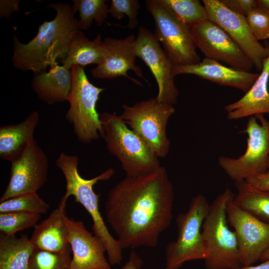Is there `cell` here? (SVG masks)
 Wrapping results in <instances>:
<instances>
[{
  "label": "cell",
  "mask_w": 269,
  "mask_h": 269,
  "mask_svg": "<svg viewBox=\"0 0 269 269\" xmlns=\"http://www.w3.org/2000/svg\"><path fill=\"white\" fill-rule=\"evenodd\" d=\"M175 193L166 168L135 177L127 176L109 192L107 221L122 248L156 247L170 226Z\"/></svg>",
  "instance_id": "obj_1"
},
{
  "label": "cell",
  "mask_w": 269,
  "mask_h": 269,
  "mask_svg": "<svg viewBox=\"0 0 269 269\" xmlns=\"http://www.w3.org/2000/svg\"><path fill=\"white\" fill-rule=\"evenodd\" d=\"M135 36L130 34L123 39L106 37L103 43L106 50L103 61L91 70L93 77L97 79H113L125 76L137 85L142 84L129 76L127 72L133 71L138 77L148 83L141 68L135 64L134 50Z\"/></svg>",
  "instance_id": "obj_17"
},
{
  "label": "cell",
  "mask_w": 269,
  "mask_h": 269,
  "mask_svg": "<svg viewBox=\"0 0 269 269\" xmlns=\"http://www.w3.org/2000/svg\"><path fill=\"white\" fill-rule=\"evenodd\" d=\"M100 119L104 131L102 138L127 176L145 174L161 166L157 156L119 115L105 112L100 114Z\"/></svg>",
  "instance_id": "obj_5"
},
{
  "label": "cell",
  "mask_w": 269,
  "mask_h": 269,
  "mask_svg": "<svg viewBox=\"0 0 269 269\" xmlns=\"http://www.w3.org/2000/svg\"><path fill=\"white\" fill-rule=\"evenodd\" d=\"M71 248L60 253L34 249L28 269H70Z\"/></svg>",
  "instance_id": "obj_29"
},
{
  "label": "cell",
  "mask_w": 269,
  "mask_h": 269,
  "mask_svg": "<svg viewBox=\"0 0 269 269\" xmlns=\"http://www.w3.org/2000/svg\"><path fill=\"white\" fill-rule=\"evenodd\" d=\"M34 248L28 236L0 234V269H28Z\"/></svg>",
  "instance_id": "obj_24"
},
{
  "label": "cell",
  "mask_w": 269,
  "mask_h": 269,
  "mask_svg": "<svg viewBox=\"0 0 269 269\" xmlns=\"http://www.w3.org/2000/svg\"><path fill=\"white\" fill-rule=\"evenodd\" d=\"M258 7L269 12V0H257Z\"/></svg>",
  "instance_id": "obj_38"
},
{
  "label": "cell",
  "mask_w": 269,
  "mask_h": 269,
  "mask_svg": "<svg viewBox=\"0 0 269 269\" xmlns=\"http://www.w3.org/2000/svg\"><path fill=\"white\" fill-rule=\"evenodd\" d=\"M134 50L136 56L149 67L156 80V100L172 106L175 104L179 91L174 81V66L155 34L143 26L139 27L135 36Z\"/></svg>",
  "instance_id": "obj_11"
},
{
  "label": "cell",
  "mask_w": 269,
  "mask_h": 269,
  "mask_svg": "<svg viewBox=\"0 0 269 269\" xmlns=\"http://www.w3.org/2000/svg\"><path fill=\"white\" fill-rule=\"evenodd\" d=\"M66 216V207L58 205L46 219L34 227L30 240L34 249L60 253L70 248Z\"/></svg>",
  "instance_id": "obj_20"
},
{
  "label": "cell",
  "mask_w": 269,
  "mask_h": 269,
  "mask_svg": "<svg viewBox=\"0 0 269 269\" xmlns=\"http://www.w3.org/2000/svg\"><path fill=\"white\" fill-rule=\"evenodd\" d=\"M235 13L246 17L253 9L258 7L257 0H220Z\"/></svg>",
  "instance_id": "obj_33"
},
{
  "label": "cell",
  "mask_w": 269,
  "mask_h": 269,
  "mask_svg": "<svg viewBox=\"0 0 269 269\" xmlns=\"http://www.w3.org/2000/svg\"><path fill=\"white\" fill-rule=\"evenodd\" d=\"M119 116L151 149L158 158H164L169 151L170 141L166 134L170 118L174 114L172 105L158 102L156 98L122 105Z\"/></svg>",
  "instance_id": "obj_8"
},
{
  "label": "cell",
  "mask_w": 269,
  "mask_h": 269,
  "mask_svg": "<svg viewBox=\"0 0 269 269\" xmlns=\"http://www.w3.org/2000/svg\"><path fill=\"white\" fill-rule=\"evenodd\" d=\"M246 181L255 188L269 191V169L264 173L253 176Z\"/></svg>",
  "instance_id": "obj_35"
},
{
  "label": "cell",
  "mask_w": 269,
  "mask_h": 269,
  "mask_svg": "<svg viewBox=\"0 0 269 269\" xmlns=\"http://www.w3.org/2000/svg\"><path fill=\"white\" fill-rule=\"evenodd\" d=\"M39 115L32 111L22 122L0 128V157L12 162L18 159L33 141Z\"/></svg>",
  "instance_id": "obj_22"
},
{
  "label": "cell",
  "mask_w": 269,
  "mask_h": 269,
  "mask_svg": "<svg viewBox=\"0 0 269 269\" xmlns=\"http://www.w3.org/2000/svg\"><path fill=\"white\" fill-rule=\"evenodd\" d=\"M11 163L9 181L0 202L22 194L37 193L47 180L48 159L35 139Z\"/></svg>",
  "instance_id": "obj_15"
},
{
  "label": "cell",
  "mask_w": 269,
  "mask_h": 269,
  "mask_svg": "<svg viewBox=\"0 0 269 269\" xmlns=\"http://www.w3.org/2000/svg\"><path fill=\"white\" fill-rule=\"evenodd\" d=\"M68 240L72 252L70 269H112L102 242L82 221L65 217Z\"/></svg>",
  "instance_id": "obj_16"
},
{
  "label": "cell",
  "mask_w": 269,
  "mask_h": 269,
  "mask_svg": "<svg viewBox=\"0 0 269 269\" xmlns=\"http://www.w3.org/2000/svg\"><path fill=\"white\" fill-rule=\"evenodd\" d=\"M235 195L229 187L209 206L202 227L207 269H238L242 265L236 234L228 226L226 206Z\"/></svg>",
  "instance_id": "obj_4"
},
{
  "label": "cell",
  "mask_w": 269,
  "mask_h": 269,
  "mask_svg": "<svg viewBox=\"0 0 269 269\" xmlns=\"http://www.w3.org/2000/svg\"><path fill=\"white\" fill-rule=\"evenodd\" d=\"M234 184L237 190L234 203L269 224V191L255 188L246 180L236 181Z\"/></svg>",
  "instance_id": "obj_25"
},
{
  "label": "cell",
  "mask_w": 269,
  "mask_h": 269,
  "mask_svg": "<svg viewBox=\"0 0 269 269\" xmlns=\"http://www.w3.org/2000/svg\"><path fill=\"white\" fill-rule=\"evenodd\" d=\"M31 87L38 98L48 105L68 101L72 87V74L58 63L49 70L34 74Z\"/></svg>",
  "instance_id": "obj_21"
},
{
  "label": "cell",
  "mask_w": 269,
  "mask_h": 269,
  "mask_svg": "<svg viewBox=\"0 0 269 269\" xmlns=\"http://www.w3.org/2000/svg\"><path fill=\"white\" fill-rule=\"evenodd\" d=\"M246 18L258 41L269 39V12L258 7L251 11Z\"/></svg>",
  "instance_id": "obj_32"
},
{
  "label": "cell",
  "mask_w": 269,
  "mask_h": 269,
  "mask_svg": "<svg viewBox=\"0 0 269 269\" xmlns=\"http://www.w3.org/2000/svg\"><path fill=\"white\" fill-rule=\"evenodd\" d=\"M262 262V263L255 266L252 265L242 266L238 269H269V259Z\"/></svg>",
  "instance_id": "obj_37"
},
{
  "label": "cell",
  "mask_w": 269,
  "mask_h": 269,
  "mask_svg": "<svg viewBox=\"0 0 269 269\" xmlns=\"http://www.w3.org/2000/svg\"><path fill=\"white\" fill-rule=\"evenodd\" d=\"M45 7L54 8L56 15L38 26L33 39L22 43L13 35L11 61L16 69L31 71L34 74L46 71L57 63V59L66 56L73 37L79 30L76 13L68 3H51Z\"/></svg>",
  "instance_id": "obj_2"
},
{
  "label": "cell",
  "mask_w": 269,
  "mask_h": 269,
  "mask_svg": "<svg viewBox=\"0 0 269 269\" xmlns=\"http://www.w3.org/2000/svg\"><path fill=\"white\" fill-rule=\"evenodd\" d=\"M106 50L100 34L90 40L80 30L74 35L66 56L61 60L62 65L68 69L73 66L100 64L104 60Z\"/></svg>",
  "instance_id": "obj_23"
},
{
  "label": "cell",
  "mask_w": 269,
  "mask_h": 269,
  "mask_svg": "<svg viewBox=\"0 0 269 269\" xmlns=\"http://www.w3.org/2000/svg\"><path fill=\"white\" fill-rule=\"evenodd\" d=\"M140 4L137 0H112L109 6V14L118 20L126 15L129 18L126 27L133 30L138 24V11Z\"/></svg>",
  "instance_id": "obj_31"
},
{
  "label": "cell",
  "mask_w": 269,
  "mask_h": 269,
  "mask_svg": "<svg viewBox=\"0 0 269 269\" xmlns=\"http://www.w3.org/2000/svg\"><path fill=\"white\" fill-rule=\"evenodd\" d=\"M208 18L222 28L241 48L261 72L269 49L254 36L246 17L231 10L220 0H203Z\"/></svg>",
  "instance_id": "obj_13"
},
{
  "label": "cell",
  "mask_w": 269,
  "mask_h": 269,
  "mask_svg": "<svg viewBox=\"0 0 269 269\" xmlns=\"http://www.w3.org/2000/svg\"><path fill=\"white\" fill-rule=\"evenodd\" d=\"M72 6L75 13H79L78 28L87 30L94 21L98 26L106 22L109 14V6L105 0H74Z\"/></svg>",
  "instance_id": "obj_27"
},
{
  "label": "cell",
  "mask_w": 269,
  "mask_h": 269,
  "mask_svg": "<svg viewBox=\"0 0 269 269\" xmlns=\"http://www.w3.org/2000/svg\"><path fill=\"white\" fill-rule=\"evenodd\" d=\"M196 48L205 58L225 62L232 68L250 72L254 65L237 44L219 26L207 19L190 29Z\"/></svg>",
  "instance_id": "obj_14"
},
{
  "label": "cell",
  "mask_w": 269,
  "mask_h": 269,
  "mask_svg": "<svg viewBox=\"0 0 269 269\" xmlns=\"http://www.w3.org/2000/svg\"><path fill=\"white\" fill-rule=\"evenodd\" d=\"M268 169H269V157L268 158Z\"/></svg>",
  "instance_id": "obj_40"
},
{
  "label": "cell",
  "mask_w": 269,
  "mask_h": 269,
  "mask_svg": "<svg viewBox=\"0 0 269 269\" xmlns=\"http://www.w3.org/2000/svg\"><path fill=\"white\" fill-rule=\"evenodd\" d=\"M50 208L37 193L18 195L0 202V213L23 212L45 214Z\"/></svg>",
  "instance_id": "obj_28"
},
{
  "label": "cell",
  "mask_w": 269,
  "mask_h": 269,
  "mask_svg": "<svg viewBox=\"0 0 269 269\" xmlns=\"http://www.w3.org/2000/svg\"><path fill=\"white\" fill-rule=\"evenodd\" d=\"M232 198L227 203V219L237 238L242 266L261 260L269 247V224L236 205Z\"/></svg>",
  "instance_id": "obj_12"
},
{
  "label": "cell",
  "mask_w": 269,
  "mask_h": 269,
  "mask_svg": "<svg viewBox=\"0 0 269 269\" xmlns=\"http://www.w3.org/2000/svg\"><path fill=\"white\" fill-rule=\"evenodd\" d=\"M19 0H0V18L8 19L13 12L19 11Z\"/></svg>",
  "instance_id": "obj_34"
},
{
  "label": "cell",
  "mask_w": 269,
  "mask_h": 269,
  "mask_svg": "<svg viewBox=\"0 0 269 269\" xmlns=\"http://www.w3.org/2000/svg\"><path fill=\"white\" fill-rule=\"evenodd\" d=\"M173 72L175 76L194 75L220 86L239 89L245 93L251 88L260 74L228 67L219 61L207 58L197 64L174 67Z\"/></svg>",
  "instance_id": "obj_18"
},
{
  "label": "cell",
  "mask_w": 269,
  "mask_h": 269,
  "mask_svg": "<svg viewBox=\"0 0 269 269\" xmlns=\"http://www.w3.org/2000/svg\"><path fill=\"white\" fill-rule=\"evenodd\" d=\"M142 264V260L140 257L132 249L128 261L120 269H140Z\"/></svg>",
  "instance_id": "obj_36"
},
{
  "label": "cell",
  "mask_w": 269,
  "mask_h": 269,
  "mask_svg": "<svg viewBox=\"0 0 269 269\" xmlns=\"http://www.w3.org/2000/svg\"><path fill=\"white\" fill-rule=\"evenodd\" d=\"M178 21L191 29L208 19L205 8L198 0H156Z\"/></svg>",
  "instance_id": "obj_26"
},
{
  "label": "cell",
  "mask_w": 269,
  "mask_h": 269,
  "mask_svg": "<svg viewBox=\"0 0 269 269\" xmlns=\"http://www.w3.org/2000/svg\"><path fill=\"white\" fill-rule=\"evenodd\" d=\"M155 24L154 34L174 67L199 63L190 29L178 21L156 0L145 1Z\"/></svg>",
  "instance_id": "obj_10"
},
{
  "label": "cell",
  "mask_w": 269,
  "mask_h": 269,
  "mask_svg": "<svg viewBox=\"0 0 269 269\" xmlns=\"http://www.w3.org/2000/svg\"><path fill=\"white\" fill-rule=\"evenodd\" d=\"M269 55L264 60L258 78L245 94L238 101L225 107L227 119L238 120L267 114L269 115Z\"/></svg>",
  "instance_id": "obj_19"
},
{
  "label": "cell",
  "mask_w": 269,
  "mask_h": 269,
  "mask_svg": "<svg viewBox=\"0 0 269 269\" xmlns=\"http://www.w3.org/2000/svg\"><path fill=\"white\" fill-rule=\"evenodd\" d=\"M244 133L247 135V148L238 158L220 156L219 166L233 180H246L268 169L269 121L261 114L248 119Z\"/></svg>",
  "instance_id": "obj_9"
},
{
  "label": "cell",
  "mask_w": 269,
  "mask_h": 269,
  "mask_svg": "<svg viewBox=\"0 0 269 269\" xmlns=\"http://www.w3.org/2000/svg\"><path fill=\"white\" fill-rule=\"evenodd\" d=\"M40 217L41 214L35 213H0V233L7 235H15L18 232L34 227Z\"/></svg>",
  "instance_id": "obj_30"
},
{
  "label": "cell",
  "mask_w": 269,
  "mask_h": 269,
  "mask_svg": "<svg viewBox=\"0 0 269 269\" xmlns=\"http://www.w3.org/2000/svg\"><path fill=\"white\" fill-rule=\"evenodd\" d=\"M71 71L72 87L67 101L69 108L66 119L72 125L78 140L88 144L104 135L96 104L104 89L91 83L84 67L73 66Z\"/></svg>",
  "instance_id": "obj_7"
},
{
  "label": "cell",
  "mask_w": 269,
  "mask_h": 269,
  "mask_svg": "<svg viewBox=\"0 0 269 269\" xmlns=\"http://www.w3.org/2000/svg\"><path fill=\"white\" fill-rule=\"evenodd\" d=\"M78 162L76 155L64 152H61L56 159V165L63 173L66 181V192L58 205L66 207L68 198L73 196L75 202L81 204L91 216L93 234L104 244L110 265H120L123 260V249L119 240L109 232L100 212V194H96L93 189L94 185L98 181L110 179L114 175L115 170L109 168L99 175L87 179L79 174Z\"/></svg>",
  "instance_id": "obj_3"
},
{
  "label": "cell",
  "mask_w": 269,
  "mask_h": 269,
  "mask_svg": "<svg viewBox=\"0 0 269 269\" xmlns=\"http://www.w3.org/2000/svg\"><path fill=\"white\" fill-rule=\"evenodd\" d=\"M209 206L206 197L198 194L192 198L187 211L178 215L177 236L166 247L165 269H179L186 262L205 259L202 227Z\"/></svg>",
  "instance_id": "obj_6"
},
{
  "label": "cell",
  "mask_w": 269,
  "mask_h": 269,
  "mask_svg": "<svg viewBox=\"0 0 269 269\" xmlns=\"http://www.w3.org/2000/svg\"><path fill=\"white\" fill-rule=\"evenodd\" d=\"M269 259V247L262 256L260 261L263 262Z\"/></svg>",
  "instance_id": "obj_39"
}]
</instances>
